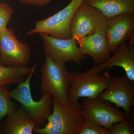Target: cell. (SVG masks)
<instances>
[{"instance_id": "6da1fadb", "label": "cell", "mask_w": 134, "mask_h": 134, "mask_svg": "<svg viewBox=\"0 0 134 134\" xmlns=\"http://www.w3.org/2000/svg\"><path fill=\"white\" fill-rule=\"evenodd\" d=\"M82 104L64 105L53 98V111L47 123L42 127H35L33 132L38 134H77L85 118Z\"/></svg>"}, {"instance_id": "7a4b0ae2", "label": "cell", "mask_w": 134, "mask_h": 134, "mask_svg": "<svg viewBox=\"0 0 134 134\" xmlns=\"http://www.w3.org/2000/svg\"><path fill=\"white\" fill-rule=\"evenodd\" d=\"M36 67V65L33 66L28 77L18 83L16 88L9 91V94L10 98L21 104L36 122L37 126L42 127L47 123L48 118L52 113L53 97L50 93L46 92L43 94L38 101L32 98L30 83Z\"/></svg>"}, {"instance_id": "3957f363", "label": "cell", "mask_w": 134, "mask_h": 134, "mask_svg": "<svg viewBox=\"0 0 134 134\" xmlns=\"http://www.w3.org/2000/svg\"><path fill=\"white\" fill-rule=\"evenodd\" d=\"M109 70L102 75V71L95 65L87 72H69L70 83L69 103L76 104L80 98L98 97L108 86L110 77Z\"/></svg>"}, {"instance_id": "277c9868", "label": "cell", "mask_w": 134, "mask_h": 134, "mask_svg": "<svg viewBox=\"0 0 134 134\" xmlns=\"http://www.w3.org/2000/svg\"><path fill=\"white\" fill-rule=\"evenodd\" d=\"M65 63L54 62L45 55L44 62L41 67V93L48 92L53 98L64 105L68 100L70 83Z\"/></svg>"}, {"instance_id": "5b68a950", "label": "cell", "mask_w": 134, "mask_h": 134, "mask_svg": "<svg viewBox=\"0 0 134 134\" xmlns=\"http://www.w3.org/2000/svg\"><path fill=\"white\" fill-rule=\"evenodd\" d=\"M84 0H71L63 9L52 16L37 21L34 29L26 32L27 36L45 33L55 38H72L70 27L72 17L77 8Z\"/></svg>"}, {"instance_id": "8992f818", "label": "cell", "mask_w": 134, "mask_h": 134, "mask_svg": "<svg viewBox=\"0 0 134 134\" xmlns=\"http://www.w3.org/2000/svg\"><path fill=\"white\" fill-rule=\"evenodd\" d=\"M82 110L85 119L92 121L109 130L114 123L127 118L125 111L115 108L110 101L98 97L85 99Z\"/></svg>"}, {"instance_id": "52a82bcc", "label": "cell", "mask_w": 134, "mask_h": 134, "mask_svg": "<svg viewBox=\"0 0 134 134\" xmlns=\"http://www.w3.org/2000/svg\"><path fill=\"white\" fill-rule=\"evenodd\" d=\"M39 34L43 41L45 55L56 62L66 63L73 62L82 66V61L86 59V55L81 52L74 38L64 39L55 38L45 33Z\"/></svg>"}, {"instance_id": "ba28073f", "label": "cell", "mask_w": 134, "mask_h": 134, "mask_svg": "<svg viewBox=\"0 0 134 134\" xmlns=\"http://www.w3.org/2000/svg\"><path fill=\"white\" fill-rule=\"evenodd\" d=\"M134 81L126 75L110 76L106 89L98 98L107 100L124 109L127 118H130L134 105Z\"/></svg>"}, {"instance_id": "9c48e42d", "label": "cell", "mask_w": 134, "mask_h": 134, "mask_svg": "<svg viewBox=\"0 0 134 134\" xmlns=\"http://www.w3.org/2000/svg\"><path fill=\"white\" fill-rule=\"evenodd\" d=\"M105 19L98 10L82 3L72 17L70 27L71 37L80 46L86 36L95 32Z\"/></svg>"}, {"instance_id": "30bf717a", "label": "cell", "mask_w": 134, "mask_h": 134, "mask_svg": "<svg viewBox=\"0 0 134 134\" xmlns=\"http://www.w3.org/2000/svg\"><path fill=\"white\" fill-rule=\"evenodd\" d=\"M1 37L0 57L3 65L9 67L27 66L31 56L29 46L19 41L14 31L9 28L1 32Z\"/></svg>"}, {"instance_id": "8fae6325", "label": "cell", "mask_w": 134, "mask_h": 134, "mask_svg": "<svg viewBox=\"0 0 134 134\" xmlns=\"http://www.w3.org/2000/svg\"><path fill=\"white\" fill-rule=\"evenodd\" d=\"M134 32V13L122 14L107 19L106 36L111 52L127 41Z\"/></svg>"}, {"instance_id": "7c38bea8", "label": "cell", "mask_w": 134, "mask_h": 134, "mask_svg": "<svg viewBox=\"0 0 134 134\" xmlns=\"http://www.w3.org/2000/svg\"><path fill=\"white\" fill-rule=\"evenodd\" d=\"M106 26L105 19L95 32L86 36L82 44L79 46L82 53L91 56L96 65L104 62L111 55L106 36Z\"/></svg>"}, {"instance_id": "4fadbf2b", "label": "cell", "mask_w": 134, "mask_h": 134, "mask_svg": "<svg viewBox=\"0 0 134 134\" xmlns=\"http://www.w3.org/2000/svg\"><path fill=\"white\" fill-rule=\"evenodd\" d=\"M36 122L23 106L7 116L1 125V134H32Z\"/></svg>"}, {"instance_id": "5bb4252c", "label": "cell", "mask_w": 134, "mask_h": 134, "mask_svg": "<svg viewBox=\"0 0 134 134\" xmlns=\"http://www.w3.org/2000/svg\"><path fill=\"white\" fill-rule=\"evenodd\" d=\"M100 71L120 67L125 70L126 75L134 81V47L129 46L126 42L121 44L114 54L104 62L97 65Z\"/></svg>"}, {"instance_id": "9a60e30c", "label": "cell", "mask_w": 134, "mask_h": 134, "mask_svg": "<svg viewBox=\"0 0 134 134\" xmlns=\"http://www.w3.org/2000/svg\"><path fill=\"white\" fill-rule=\"evenodd\" d=\"M82 3L98 10L106 19L134 13V0H84Z\"/></svg>"}, {"instance_id": "2e32d148", "label": "cell", "mask_w": 134, "mask_h": 134, "mask_svg": "<svg viewBox=\"0 0 134 134\" xmlns=\"http://www.w3.org/2000/svg\"><path fill=\"white\" fill-rule=\"evenodd\" d=\"M32 68L26 66L5 67L0 66V85L15 84L24 81L25 76H28Z\"/></svg>"}, {"instance_id": "e0dca14e", "label": "cell", "mask_w": 134, "mask_h": 134, "mask_svg": "<svg viewBox=\"0 0 134 134\" xmlns=\"http://www.w3.org/2000/svg\"><path fill=\"white\" fill-rule=\"evenodd\" d=\"M9 91L7 85H0V134L3 119L17 109L15 104L10 99Z\"/></svg>"}, {"instance_id": "ac0fdd59", "label": "cell", "mask_w": 134, "mask_h": 134, "mask_svg": "<svg viewBox=\"0 0 134 134\" xmlns=\"http://www.w3.org/2000/svg\"><path fill=\"white\" fill-rule=\"evenodd\" d=\"M109 130L100 126L90 120L84 119L77 134H109Z\"/></svg>"}, {"instance_id": "d6986e66", "label": "cell", "mask_w": 134, "mask_h": 134, "mask_svg": "<svg viewBox=\"0 0 134 134\" xmlns=\"http://www.w3.org/2000/svg\"><path fill=\"white\" fill-rule=\"evenodd\" d=\"M14 12V9L9 4L6 2L0 3V32L7 29Z\"/></svg>"}, {"instance_id": "ffe728a7", "label": "cell", "mask_w": 134, "mask_h": 134, "mask_svg": "<svg viewBox=\"0 0 134 134\" xmlns=\"http://www.w3.org/2000/svg\"><path fill=\"white\" fill-rule=\"evenodd\" d=\"M127 118L124 120L114 123L110 130L109 134H133V127Z\"/></svg>"}, {"instance_id": "44dd1931", "label": "cell", "mask_w": 134, "mask_h": 134, "mask_svg": "<svg viewBox=\"0 0 134 134\" xmlns=\"http://www.w3.org/2000/svg\"><path fill=\"white\" fill-rule=\"evenodd\" d=\"M22 3L36 7H43L48 5L54 0H19Z\"/></svg>"}, {"instance_id": "7402d4cb", "label": "cell", "mask_w": 134, "mask_h": 134, "mask_svg": "<svg viewBox=\"0 0 134 134\" xmlns=\"http://www.w3.org/2000/svg\"><path fill=\"white\" fill-rule=\"evenodd\" d=\"M128 45L129 46H134V32L131 34L128 40Z\"/></svg>"}, {"instance_id": "603a6c76", "label": "cell", "mask_w": 134, "mask_h": 134, "mask_svg": "<svg viewBox=\"0 0 134 134\" xmlns=\"http://www.w3.org/2000/svg\"><path fill=\"white\" fill-rule=\"evenodd\" d=\"M0 66H4V65H3V63H2V62L1 57H0Z\"/></svg>"}, {"instance_id": "cb8c5ba5", "label": "cell", "mask_w": 134, "mask_h": 134, "mask_svg": "<svg viewBox=\"0 0 134 134\" xmlns=\"http://www.w3.org/2000/svg\"><path fill=\"white\" fill-rule=\"evenodd\" d=\"M1 32H0V53H1Z\"/></svg>"}]
</instances>
